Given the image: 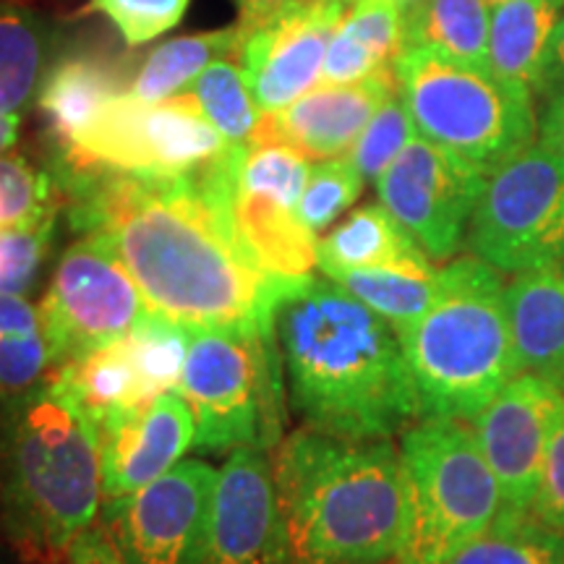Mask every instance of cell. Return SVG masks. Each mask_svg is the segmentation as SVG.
<instances>
[{"label":"cell","mask_w":564,"mask_h":564,"mask_svg":"<svg viewBox=\"0 0 564 564\" xmlns=\"http://www.w3.org/2000/svg\"><path fill=\"white\" fill-rule=\"evenodd\" d=\"M58 47V24L30 6L0 3V118L21 116Z\"/></svg>","instance_id":"obj_23"},{"label":"cell","mask_w":564,"mask_h":564,"mask_svg":"<svg viewBox=\"0 0 564 564\" xmlns=\"http://www.w3.org/2000/svg\"><path fill=\"white\" fill-rule=\"evenodd\" d=\"M194 413L178 390L162 392L141 411L123 413L100 429L105 499H121L158 481L194 447Z\"/></svg>","instance_id":"obj_18"},{"label":"cell","mask_w":564,"mask_h":564,"mask_svg":"<svg viewBox=\"0 0 564 564\" xmlns=\"http://www.w3.org/2000/svg\"><path fill=\"white\" fill-rule=\"evenodd\" d=\"M387 68L382 61L373 55L364 42H358L352 34L345 30L343 21L337 26L333 40H329L327 58L322 68V84H352L361 82L366 76L377 74Z\"/></svg>","instance_id":"obj_39"},{"label":"cell","mask_w":564,"mask_h":564,"mask_svg":"<svg viewBox=\"0 0 564 564\" xmlns=\"http://www.w3.org/2000/svg\"><path fill=\"white\" fill-rule=\"evenodd\" d=\"M272 333L306 429L377 442L421 419L394 327L337 282L314 274L291 282L272 308Z\"/></svg>","instance_id":"obj_2"},{"label":"cell","mask_w":564,"mask_h":564,"mask_svg":"<svg viewBox=\"0 0 564 564\" xmlns=\"http://www.w3.org/2000/svg\"><path fill=\"white\" fill-rule=\"evenodd\" d=\"M241 47L243 32L238 24L173 37L147 55L129 91L141 102L167 100V97L186 91L188 84H194L196 76L215 61L238 58Z\"/></svg>","instance_id":"obj_26"},{"label":"cell","mask_w":564,"mask_h":564,"mask_svg":"<svg viewBox=\"0 0 564 564\" xmlns=\"http://www.w3.org/2000/svg\"><path fill=\"white\" fill-rule=\"evenodd\" d=\"M66 564H126L118 546L112 544L110 533L100 528H89L87 533H82L76 539V544L70 546Z\"/></svg>","instance_id":"obj_40"},{"label":"cell","mask_w":564,"mask_h":564,"mask_svg":"<svg viewBox=\"0 0 564 564\" xmlns=\"http://www.w3.org/2000/svg\"><path fill=\"white\" fill-rule=\"evenodd\" d=\"M474 162L415 137L379 175V204L411 232L432 262H453L468 238L470 217L486 186Z\"/></svg>","instance_id":"obj_12"},{"label":"cell","mask_w":564,"mask_h":564,"mask_svg":"<svg viewBox=\"0 0 564 564\" xmlns=\"http://www.w3.org/2000/svg\"><path fill=\"white\" fill-rule=\"evenodd\" d=\"M329 280L390 322L394 329H403L434 303L442 285V270H436L432 259H421V262L345 270L329 274Z\"/></svg>","instance_id":"obj_27"},{"label":"cell","mask_w":564,"mask_h":564,"mask_svg":"<svg viewBox=\"0 0 564 564\" xmlns=\"http://www.w3.org/2000/svg\"><path fill=\"white\" fill-rule=\"evenodd\" d=\"M366 178L352 165V160L333 158L319 160L312 165L306 186L299 199V217L312 232H322L333 225L345 209L356 204L358 196L364 192Z\"/></svg>","instance_id":"obj_33"},{"label":"cell","mask_w":564,"mask_h":564,"mask_svg":"<svg viewBox=\"0 0 564 564\" xmlns=\"http://www.w3.org/2000/svg\"><path fill=\"white\" fill-rule=\"evenodd\" d=\"M392 3L394 6H398V9H400V13H403V19L408 17V13H411V11H415V9H419V6H421V0H392Z\"/></svg>","instance_id":"obj_45"},{"label":"cell","mask_w":564,"mask_h":564,"mask_svg":"<svg viewBox=\"0 0 564 564\" xmlns=\"http://www.w3.org/2000/svg\"><path fill=\"white\" fill-rule=\"evenodd\" d=\"M505 303L520 371L564 390V262L512 274Z\"/></svg>","instance_id":"obj_19"},{"label":"cell","mask_w":564,"mask_h":564,"mask_svg":"<svg viewBox=\"0 0 564 564\" xmlns=\"http://www.w3.org/2000/svg\"><path fill=\"white\" fill-rule=\"evenodd\" d=\"M217 470L188 460L102 507L105 531L126 564H202Z\"/></svg>","instance_id":"obj_13"},{"label":"cell","mask_w":564,"mask_h":564,"mask_svg":"<svg viewBox=\"0 0 564 564\" xmlns=\"http://www.w3.org/2000/svg\"><path fill=\"white\" fill-rule=\"evenodd\" d=\"M202 564H291L264 449H236L217 476Z\"/></svg>","instance_id":"obj_16"},{"label":"cell","mask_w":564,"mask_h":564,"mask_svg":"<svg viewBox=\"0 0 564 564\" xmlns=\"http://www.w3.org/2000/svg\"><path fill=\"white\" fill-rule=\"evenodd\" d=\"M100 432L47 373L0 403V514L34 564L68 560L100 510Z\"/></svg>","instance_id":"obj_4"},{"label":"cell","mask_w":564,"mask_h":564,"mask_svg":"<svg viewBox=\"0 0 564 564\" xmlns=\"http://www.w3.org/2000/svg\"><path fill=\"white\" fill-rule=\"evenodd\" d=\"M398 449L408 531L394 564H444L499 518L502 489L468 421L419 419Z\"/></svg>","instance_id":"obj_7"},{"label":"cell","mask_w":564,"mask_h":564,"mask_svg":"<svg viewBox=\"0 0 564 564\" xmlns=\"http://www.w3.org/2000/svg\"><path fill=\"white\" fill-rule=\"evenodd\" d=\"M61 188L55 175L32 165L24 154H0V228L37 223L58 212Z\"/></svg>","instance_id":"obj_32"},{"label":"cell","mask_w":564,"mask_h":564,"mask_svg":"<svg viewBox=\"0 0 564 564\" xmlns=\"http://www.w3.org/2000/svg\"><path fill=\"white\" fill-rule=\"evenodd\" d=\"M564 87V13L556 24V30L549 40L544 61H541V76L535 97H546L549 91Z\"/></svg>","instance_id":"obj_42"},{"label":"cell","mask_w":564,"mask_h":564,"mask_svg":"<svg viewBox=\"0 0 564 564\" xmlns=\"http://www.w3.org/2000/svg\"><path fill=\"white\" fill-rule=\"evenodd\" d=\"M444 564H564V533L531 512L505 507L481 535Z\"/></svg>","instance_id":"obj_29"},{"label":"cell","mask_w":564,"mask_h":564,"mask_svg":"<svg viewBox=\"0 0 564 564\" xmlns=\"http://www.w3.org/2000/svg\"><path fill=\"white\" fill-rule=\"evenodd\" d=\"M564 13V0H505L491 6L489 68L535 95L546 45Z\"/></svg>","instance_id":"obj_24"},{"label":"cell","mask_w":564,"mask_h":564,"mask_svg":"<svg viewBox=\"0 0 564 564\" xmlns=\"http://www.w3.org/2000/svg\"><path fill=\"white\" fill-rule=\"evenodd\" d=\"M415 133L419 131H415L411 112H408L400 91H394L352 144L348 158L366 181H377L392 165L394 158L405 150L408 141Z\"/></svg>","instance_id":"obj_34"},{"label":"cell","mask_w":564,"mask_h":564,"mask_svg":"<svg viewBox=\"0 0 564 564\" xmlns=\"http://www.w3.org/2000/svg\"><path fill=\"white\" fill-rule=\"evenodd\" d=\"M541 523L564 533V415L560 426L554 429L552 444H549L544 470H541L539 486H535L531 510Z\"/></svg>","instance_id":"obj_38"},{"label":"cell","mask_w":564,"mask_h":564,"mask_svg":"<svg viewBox=\"0 0 564 564\" xmlns=\"http://www.w3.org/2000/svg\"><path fill=\"white\" fill-rule=\"evenodd\" d=\"M562 415L564 390L535 373L520 371L470 421L478 447L512 510H531L549 444Z\"/></svg>","instance_id":"obj_15"},{"label":"cell","mask_w":564,"mask_h":564,"mask_svg":"<svg viewBox=\"0 0 564 564\" xmlns=\"http://www.w3.org/2000/svg\"><path fill=\"white\" fill-rule=\"evenodd\" d=\"M192 0H89V9L112 21L129 47L147 45L186 17Z\"/></svg>","instance_id":"obj_36"},{"label":"cell","mask_w":564,"mask_h":564,"mask_svg":"<svg viewBox=\"0 0 564 564\" xmlns=\"http://www.w3.org/2000/svg\"><path fill=\"white\" fill-rule=\"evenodd\" d=\"M121 76L112 63L91 55H70L53 63L40 84L37 108L45 116L51 150H63L121 95Z\"/></svg>","instance_id":"obj_21"},{"label":"cell","mask_w":564,"mask_h":564,"mask_svg":"<svg viewBox=\"0 0 564 564\" xmlns=\"http://www.w3.org/2000/svg\"><path fill=\"white\" fill-rule=\"evenodd\" d=\"M232 141L202 110L194 91L141 102L121 91L68 147L53 152L51 173L116 171L129 175H192Z\"/></svg>","instance_id":"obj_9"},{"label":"cell","mask_w":564,"mask_h":564,"mask_svg":"<svg viewBox=\"0 0 564 564\" xmlns=\"http://www.w3.org/2000/svg\"><path fill=\"white\" fill-rule=\"evenodd\" d=\"M238 165L223 154L192 175H55L76 232H105L147 312L178 327L264 329L291 282L251 259L232 223Z\"/></svg>","instance_id":"obj_1"},{"label":"cell","mask_w":564,"mask_h":564,"mask_svg":"<svg viewBox=\"0 0 564 564\" xmlns=\"http://www.w3.org/2000/svg\"><path fill=\"white\" fill-rule=\"evenodd\" d=\"M58 212L19 228H0V293L24 295L51 251Z\"/></svg>","instance_id":"obj_35"},{"label":"cell","mask_w":564,"mask_h":564,"mask_svg":"<svg viewBox=\"0 0 564 564\" xmlns=\"http://www.w3.org/2000/svg\"><path fill=\"white\" fill-rule=\"evenodd\" d=\"M394 91V66L352 84H319L288 108L262 112L249 141L285 144L308 160L345 158Z\"/></svg>","instance_id":"obj_17"},{"label":"cell","mask_w":564,"mask_h":564,"mask_svg":"<svg viewBox=\"0 0 564 564\" xmlns=\"http://www.w3.org/2000/svg\"><path fill=\"white\" fill-rule=\"evenodd\" d=\"M489 0H421L405 17V45L489 68Z\"/></svg>","instance_id":"obj_28"},{"label":"cell","mask_w":564,"mask_h":564,"mask_svg":"<svg viewBox=\"0 0 564 564\" xmlns=\"http://www.w3.org/2000/svg\"><path fill=\"white\" fill-rule=\"evenodd\" d=\"M489 3H491V6H499V3H505V0H489Z\"/></svg>","instance_id":"obj_46"},{"label":"cell","mask_w":564,"mask_h":564,"mask_svg":"<svg viewBox=\"0 0 564 564\" xmlns=\"http://www.w3.org/2000/svg\"><path fill=\"white\" fill-rule=\"evenodd\" d=\"M150 316L139 285L105 232H84L63 251L40 303L53 369L129 337Z\"/></svg>","instance_id":"obj_11"},{"label":"cell","mask_w":564,"mask_h":564,"mask_svg":"<svg viewBox=\"0 0 564 564\" xmlns=\"http://www.w3.org/2000/svg\"><path fill=\"white\" fill-rule=\"evenodd\" d=\"M394 76L419 137L460 154L486 175L539 141L535 95L491 68L408 47L394 61Z\"/></svg>","instance_id":"obj_6"},{"label":"cell","mask_w":564,"mask_h":564,"mask_svg":"<svg viewBox=\"0 0 564 564\" xmlns=\"http://www.w3.org/2000/svg\"><path fill=\"white\" fill-rule=\"evenodd\" d=\"M63 392L89 415L97 432L123 413L152 403L131 356L129 337L97 348L51 371Z\"/></svg>","instance_id":"obj_22"},{"label":"cell","mask_w":564,"mask_h":564,"mask_svg":"<svg viewBox=\"0 0 564 564\" xmlns=\"http://www.w3.org/2000/svg\"><path fill=\"white\" fill-rule=\"evenodd\" d=\"M192 91L215 129L232 144H246L257 131L262 110L253 102L243 70L228 58L204 68L194 79Z\"/></svg>","instance_id":"obj_30"},{"label":"cell","mask_w":564,"mask_h":564,"mask_svg":"<svg viewBox=\"0 0 564 564\" xmlns=\"http://www.w3.org/2000/svg\"><path fill=\"white\" fill-rule=\"evenodd\" d=\"M348 9V0H291L243 32L238 61L259 110H282L319 87L329 40Z\"/></svg>","instance_id":"obj_14"},{"label":"cell","mask_w":564,"mask_h":564,"mask_svg":"<svg viewBox=\"0 0 564 564\" xmlns=\"http://www.w3.org/2000/svg\"><path fill=\"white\" fill-rule=\"evenodd\" d=\"M348 3H350V6H352V3H356V0H348Z\"/></svg>","instance_id":"obj_47"},{"label":"cell","mask_w":564,"mask_h":564,"mask_svg":"<svg viewBox=\"0 0 564 564\" xmlns=\"http://www.w3.org/2000/svg\"><path fill=\"white\" fill-rule=\"evenodd\" d=\"M282 382L272 324L194 333L178 392L194 413L196 453H272L282 442Z\"/></svg>","instance_id":"obj_8"},{"label":"cell","mask_w":564,"mask_h":564,"mask_svg":"<svg viewBox=\"0 0 564 564\" xmlns=\"http://www.w3.org/2000/svg\"><path fill=\"white\" fill-rule=\"evenodd\" d=\"M429 259L413 236L390 215L384 204H366L350 212L319 241V270L324 278L364 267L405 264Z\"/></svg>","instance_id":"obj_25"},{"label":"cell","mask_w":564,"mask_h":564,"mask_svg":"<svg viewBox=\"0 0 564 564\" xmlns=\"http://www.w3.org/2000/svg\"><path fill=\"white\" fill-rule=\"evenodd\" d=\"M502 272L476 257L442 267L432 306L394 329L411 369L421 419L474 421L520 373Z\"/></svg>","instance_id":"obj_5"},{"label":"cell","mask_w":564,"mask_h":564,"mask_svg":"<svg viewBox=\"0 0 564 564\" xmlns=\"http://www.w3.org/2000/svg\"><path fill=\"white\" fill-rule=\"evenodd\" d=\"M539 144L564 160V87L549 91L539 116Z\"/></svg>","instance_id":"obj_41"},{"label":"cell","mask_w":564,"mask_h":564,"mask_svg":"<svg viewBox=\"0 0 564 564\" xmlns=\"http://www.w3.org/2000/svg\"><path fill=\"white\" fill-rule=\"evenodd\" d=\"M232 223L251 259L278 280L299 282L319 267V241L301 223L299 207L278 196L246 192L232 194Z\"/></svg>","instance_id":"obj_20"},{"label":"cell","mask_w":564,"mask_h":564,"mask_svg":"<svg viewBox=\"0 0 564 564\" xmlns=\"http://www.w3.org/2000/svg\"><path fill=\"white\" fill-rule=\"evenodd\" d=\"M21 131V116H3L0 118V154L9 152L19 141Z\"/></svg>","instance_id":"obj_44"},{"label":"cell","mask_w":564,"mask_h":564,"mask_svg":"<svg viewBox=\"0 0 564 564\" xmlns=\"http://www.w3.org/2000/svg\"><path fill=\"white\" fill-rule=\"evenodd\" d=\"M192 329L158 319L152 314L129 335L131 356L147 398L154 400L162 392L178 390L188 348H192Z\"/></svg>","instance_id":"obj_31"},{"label":"cell","mask_w":564,"mask_h":564,"mask_svg":"<svg viewBox=\"0 0 564 564\" xmlns=\"http://www.w3.org/2000/svg\"><path fill=\"white\" fill-rule=\"evenodd\" d=\"M291 564H387L408 531L400 449L301 429L272 449Z\"/></svg>","instance_id":"obj_3"},{"label":"cell","mask_w":564,"mask_h":564,"mask_svg":"<svg viewBox=\"0 0 564 564\" xmlns=\"http://www.w3.org/2000/svg\"><path fill=\"white\" fill-rule=\"evenodd\" d=\"M53 371V350L42 329L0 337V400L30 390Z\"/></svg>","instance_id":"obj_37"},{"label":"cell","mask_w":564,"mask_h":564,"mask_svg":"<svg viewBox=\"0 0 564 564\" xmlns=\"http://www.w3.org/2000/svg\"><path fill=\"white\" fill-rule=\"evenodd\" d=\"M232 3L238 9V26H241V32H249L291 0H232Z\"/></svg>","instance_id":"obj_43"},{"label":"cell","mask_w":564,"mask_h":564,"mask_svg":"<svg viewBox=\"0 0 564 564\" xmlns=\"http://www.w3.org/2000/svg\"><path fill=\"white\" fill-rule=\"evenodd\" d=\"M465 246L502 274L562 264L564 160L535 141L489 173Z\"/></svg>","instance_id":"obj_10"}]
</instances>
